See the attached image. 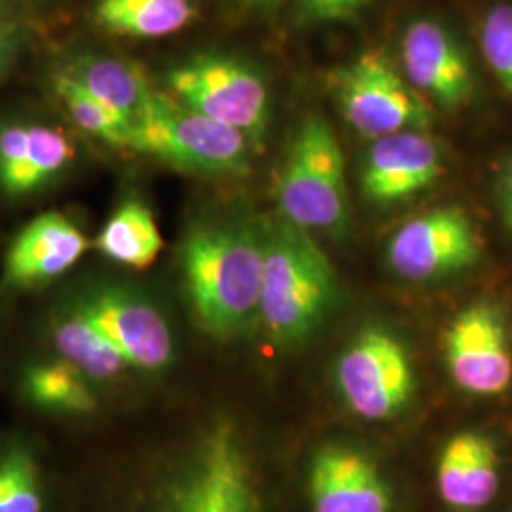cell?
<instances>
[{"label":"cell","mask_w":512,"mask_h":512,"mask_svg":"<svg viewBox=\"0 0 512 512\" xmlns=\"http://www.w3.org/2000/svg\"><path fill=\"white\" fill-rule=\"evenodd\" d=\"M179 258L192 310L209 334L234 338L260 323L262 226L194 224L184 236Z\"/></svg>","instance_id":"cell-1"},{"label":"cell","mask_w":512,"mask_h":512,"mask_svg":"<svg viewBox=\"0 0 512 512\" xmlns=\"http://www.w3.org/2000/svg\"><path fill=\"white\" fill-rule=\"evenodd\" d=\"M260 323L275 344L300 346L340 302L338 275L311 232L285 217L266 220Z\"/></svg>","instance_id":"cell-2"},{"label":"cell","mask_w":512,"mask_h":512,"mask_svg":"<svg viewBox=\"0 0 512 512\" xmlns=\"http://www.w3.org/2000/svg\"><path fill=\"white\" fill-rule=\"evenodd\" d=\"M281 217L308 232H348L346 160L329 122L310 112L296 129L277 181Z\"/></svg>","instance_id":"cell-3"},{"label":"cell","mask_w":512,"mask_h":512,"mask_svg":"<svg viewBox=\"0 0 512 512\" xmlns=\"http://www.w3.org/2000/svg\"><path fill=\"white\" fill-rule=\"evenodd\" d=\"M249 139L238 129L154 92L133 122L129 148L200 175H236L249 169Z\"/></svg>","instance_id":"cell-4"},{"label":"cell","mask_w":512,"mask_h":512,"mask_svg":"<svg viewBox=\"0 0 512 512\" xmlns=\"http://www.w3.org/2000/svg\"><path fill=\"white\" fill-rule=\"evenodd\" d=\"M156 512H258L251 465L232 421L205 431L165 484Z\"/></svg>","instance_id":"cell-5"},{"label":"cell","mask_w":512,"mask_h":512,"mask_svg":"<svg viewBox=\"0 0 512 512\" xmlns=\"http://www.w3.org/2000/svg\"><path fill=\"white\" fill-rule=\"evenodd\" d=\"M336 385L353 414L366 421H389L412 404L418 382L403 338L382 325H368L338 357Z\"/></svg>","instance_id":"cell-6"},{"label":"cell","mask_w":512,"mask_h":512,"mask_svg":"<svg viewBox=\"0 0 512 512\" xmlns=\"http://www.w3.org/2000/svg\"><path fill=\"white\" fill-rule=\"evenodd\" d=\"M329 86L349 126L370 139L431 126L429 105L382 52H365L338 67Z\"/></svg>","instance_id":"cell-7"},{"label":"cell","mask_w":512,"mask_h":512,"mask_svg":"<svg viewBox=\"0 0 512 512\" xmlns=\"http://www.w3.org/2000/svg\"><path fill=\"white\" fill-rule=\"evenodd\" d=\"M173 97L260 143L270 124V92L262 74L230 55L194 57L167 76Z\"/></svg>","instance_id":"cell-8"},{"label":"cell","mask_w":512,"mask_h":512,"mask_svg":"<svg viewBox=\"0 0 512 512\" xmlns=\"http://www.w3.org/2000/svg\"><path fill=\"white\" fill-rule=\"evenodd\" d=\"M385 256L404 281L429 283L473 268L482 243L469 213L448 205L403 224L389 239Z\"/></svg>","instance_id":"cell-9"},{"label":"cell","mask_w":512,"mask_h":512,"mask_svg":"<svg viewBox=\"0 0 512 512\" xmlns=\"http://www.w3.org/2000/svg\"><path fill=\"white\" fill-rule=\"evenodd\" d=\"M444 363L459 389L476 397L501 395L512 378V353L505 313L480 300L459 311L442 338Z\"/></svg>","instance_id":"cell-10"},{"label":"cell","mask_w":512,"mask_h":512,"mask_svg":"<svg viewBox=\"0 0 512 512\" xmlns=\"http://www.w3.org/2000/svg\"><path fill=\"white\" fill-rule=\"evenodd\" d=\"M311 512H393L395 495L376 459L365 450L329 442L308 473Z\"/></svg>","instance_id":"cell-11"},{"label":"cell","mask_w":512,"mask_h":512,"mask_svg":"<svg viewBox=\"0 0 512 512\" xmlns=\"http://www.w3.org/2000/svg\"><path fill=\"white\" fill-rule=\"evenodd\" d=\"M401 59L406 80L440 109L458 110L475 95V73L469 57L444 25L418 19L404 31Z\"/></svg>","instance_id":"cell-12"},{"label":"cell","mask_w":512,"mask_h":512,"mask_svg":"<svg viewBox=\"0 0 512 512\" xmlns=\"http://www.w3.org/2000/svg\"><path fill=\"white\" fill-rule=\"evenodd\" d=\"M76 311L114 344L129 366L158 370L171 361L173 340L169 327L162 313L145 300L105 289L86 296Z\"/></svg>","instance_id":"cell-13"},{"label":"cell","mask_w":512,"mask_h":512,"mask_svg":"<svg viewBox=\"0 0 512 512\" xmlns=\"http://www.w3.org/2000/svg\"><path fill=\"white\" fill-rule=\"evenodd\" d=\"M444 173V156L439 143L425 131H399L374 139L368 148L361 173L363 192L370 202H403Z\"/></svg>","instance_id":"cell-14"},{"label":"cell","mask_w":512,"mask_h":512,"mask_svg":"<svg viewBox=\"0 0 512 512\" xmlns=\"http://www.w3.org/2000/svg\"><path fill=\"white\" fill-rule=\"evenodd\" d=\"M88 251V239L57 211L31 220L12 241L4 275L10 285L33 287L65 274Z\"/></svg>","instance_id":"cell-15"},{"label":"cell","mask_w":512,"mask_h":512,"mask_svg":"<svg viewBox=\"0 0 512 512\" xmlns=\"http://www.w3.org/2000/svg\"><path fill=\"white\" fill-rule=\"evenodd\" d=\"M74 148L59 129L10 124L0 129V190L27 196L50 183L73 162Z\"/></svg>","instance_id":"cell-16"},{"label":"cell","mask_w":512,"mask_h":512,"mask_svg":"<svg viewBox=\"0 0 512 512\" xmlns=\"http://www.w3.org/2000/svg\"><path fill=\"white\" fill-rule=\"evenodd\" d=\"M67 73L73 74L93 97L124 116L131 126L145 112L156 92L150 88L141 69L129 61L109 55L80 57L67 69Z\"/></svg>","instance_id":"cell-17"},{"label":"cell","mask_w":512,"mask_h":512,"mask_svg":"<svg viewBox=\"0 0 512 512\" xmlns=\"http://www.w3.org/2000/svg\"><path fill=\"white\" fill-rule=\"evenodd\" d=\"M198 16L192 0H97L93 18L105 31L129 38H164Z\"/></svg>","instance_id":"cell-18"},{"label":"cell","mask_w":512,"mask_h":512,"mask_svg":"<svg viewBox=\"0 0 512 512\" xmlns=\"http://www.w3.org/2000/svg\"><path fill=\"white\" fill-rule=\"evenodd\" d=\"M95 247L118 264L145 270L160 255L164 239L147 205L129 200L101 228Z\"/></svg>","instance_id":"cell-19"},{"label":"cell","mask_w":512,"mask_h":512,"mask_svg":"<svg viewBox=\"0 0 512 512\" xmlns=\"http://www.w3.org/2000/svg\"><path fill=\"white\" fill-rule=\"evenodd\" d=\"M54 340L63 359L86 376L107 380L129 366L114 344L76 310L57 321Z\"/></svg>","instance_id":"cell-20"},{"label":"cell","mask_w":512,"mask_h":512,"mask_svg":"<svg viewBox=\"0 0 512 512\" xmlns=\"http://www.w3.org/2000/svg\"><path fill=\"white\" fill-rule=\"evenodd\" d=\"M54 90L69 110L74 124L112 147L129 148L131 124L124 116L93 97L73 74L55 73Z\"/></svg>","instance_id":"cell-21"},{"label":"cell","mask_w":512,"mask_h":512,"mask_svg":"<svg viewBox=\"0 0 512 512\" xmlns=\"http://www.w3.org/2000/svg\"><path fill=\"white\" fill-rule=\"evenodd\" d=\"M25 393L44 408L78 414L95 408V399L82 372L67 361L33 366L25 376Z\"/></svg>","instance_id":"cell-22"},{"label":"cell","mask_w":512,"mask_h":512,"mask_svg":"<svg viewBox=\"0 0 512 512\" xmlns=\"http://www.w3.org/2000/svg\"><path fill=\"white\" fill-rule=\"evenodd\" d=\"M0 512H42L37 465L25 450L0 458Z\"/></svg>","instance_id":"cell-23"},{"label":"cell","mask_w":512,"mask_h":512,"mask_svg":"<svg viewBox=\"0 0 512 512\" xmlns=\"http://www.w3.org/2000/svg\"><path fill=\"white\" fill-rule=\"evenodd\" d=\"M469 511L494 501L501 484V456L494 437L469 429Z\"/></svg>","instance_id":"cell-24"},{"label":"cell","mask_w":512,"mask_h":512,"mask_svg":"<svg viewBox=\"0 0 512 512\" xmlns=\"http://www.w3.org/2000/svg\"><path fill=\"white\" fill-rule=\"evenodd\" d=\"M469 431L454 435L440 450L437 488L440 499L456 511H469Z\"/></svg>","instance_id":"cell-25"},{"label":"cell","mask_w":512,"mask_h":512,"mask_svg":"<svg viewBox=\"0 0 512 512\" xmlns=\"http://www.w3.org/2000/svg\"><path fill=\"white\" fill-rule=\"evenodd\" d=\"M480 46L486 57L488 67L503 86V90L512 95V6L495 4L486 14Z\"/></svg>","instance_id":"cell-26"},{"label":"cell","mask_w":512,"mask_h":512,"mask_svg":"<svg viewBox=\"0 0 512 512\" xmlns=\"http://www.w3.org/2000/svg\"><path fill=\"white\" fill-rule=\"evenodd\" d=\"M368 0H298L302 21H336L351 18Z\"/></svg>","instance_id":"cell-27"},{"label":"cell","mask_w":512,"mask_h":512,"mask_svg":"<svg viewBox=\"0 0 512 512\" xmlns=\"http://www.w3.org/2000/svg\"><path fill=\"white\" fill-rule=\"evenodd\" d=\"M495 194L501 217L505 220L509 232L512 234V158L501 165L497 179H495Z\"/></svg>","instance_id":"cell-28"},{"label":"cell","mask_w":512,"mask_h":512,"mask_svg":"<svg viewBox=\"0 0 512 512\" xmlns=\"http://www.w3.org/2000/svg\"><path fill=\"white\" fill-rule=\"evenodd\" d=\"M14 50V33L10 31H0V73L6 67V61Z\"/></svg>","instance_id":"cell-29"},{"label":"cell","mask_w":512,"mask_h":512,"mask_svg":"<svg viewBox=\"0 0 512 512\" xmlns=\"http://www.w3.org/2000/svg\"><path fill=\"white\" fill-rule=\"evenodd\" d=\"M245 6H249V8H264V6H272L275 2H279V0H241Z\"/></svg>","instance_id":"cell-30"}]
</instances>
